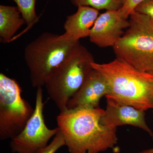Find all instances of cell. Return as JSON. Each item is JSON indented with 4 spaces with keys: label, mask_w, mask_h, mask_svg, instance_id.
<instances>
[{
    "label": "cell",
    "mask_w": 153,
    "mask_h": 153,
    "mask_svg": "<svg viewBox=\"0 0 153 153\" xmlns=\"http://www.w3.org/2000/svg\"><path fill=\"white\" fill-rule=\"evenodd\" d=\"M134 11L146 15L153 20V0H145L137 6Z\"/></svg>",
    "instance_id": "cell-17"
},
{
    "label": "cell",
    "mask_w": 153,
    "mask_h": 153,
    "mask_svg": "<svg viewBox=\"0 0 153 153\" xmlns=\"http://www.w3.org/2000/svg\"><path fill=\"white\" fill-rule=\"evenodd\" d=\"M42 87L37 88L36 106L32 116L22 132L11 139L10 147L14 153H36L48 145L49 140L60 130L49 129L45 124Z\"/></svg>",
    "instance_id": "cell-7"
},
{
    "label": "cell",
    "mask_w": 153,
    "mask_h": 153,
    "mask_svg": "<svg viewBox=\"0 0 153 153\" xmlns=\"http://www.w3.org/2000/svg\"></svg>",
    "instance_id": "cell-21"
},
{
    "label": "cell",
    "mask_w": 153,
    "mask_h": 153,
    "mask_svg": "<svg viewBox=\"0 0 153 153\" xmlns=\"http://www.w3.org/2000/svg\"><path fill=\"white\" fill-rule=\"evenodd\" d=\"M16 4L17 7L28 27L33 26L38 20L36 11L37 0H12Z\"/></svg>",
    "instance_id": "cell-14"
},
{
    "label": "cell",
    "mask_w": 153,
    "mask_h": 153,
    "mask_svg": "<svg viewBox=\"0 0 153 153\" xmlns=\"http://www.w3.org/2000/svg\"><path fill=\"white\" fill-rule=\"evenodd\" d=\"M94 61L91 53L79 43L52 71L44 86L60 111L67 109L68 101L93 69L91 64Z\"/></svg>",
    "instance_id": "cell-3"
},
{
    "label": "cell",
    "mask_w": 153,
    "mask_h": 153,
    "mask_svg": "<svg viewBox=\"0 0 153 153\" xmlns=\"http://www.w3.org/2000/svg\"><path fill=\"white\" fill-rule=\"evenodd\" d=\"M75 13L68 16L64 24L65 32L60 35L65 41H79L89 37L91 30L99 16L98 10L88 6H79Z\"/></svg>",
    "instance_id": "cell-11"
},
{
    "label": "cell",
    "mask_w": 153,
    "mask_h": 153,
    "mask_svg": "<svg viewBox=\"0 0 153 153\" xmlns=\"http://www.w3.org/2000/svg\"><path fill=\"white\" fill-rule=\"evenodd\" d=\"M104 110L74 108L60 111L57 127L63 134L70 153H99L113 149L117 144V128L101 123Z\"/></svg>",
    "instance_id": "cell-1"
},
{
    "label": "cell",
    "mask_w": 153,
    "mask_h": 153,
    "mask_svg": "<svg viewBox=\"0 0 153 153\" xmlns=\"http://www.w3.org/2000/svg\"><path fill=\"white\" fill-rule=\"evenodd\" d=\"M139 153H146V152H145L144 151H143L142 152H140Z\"/></svg>",
    "instance_id": "cell-19"
},
{
    "label": "cell",
    "mask_w": 153,
    "mask_h": 153,
    "mask_svg": "<svg viewBox=\"0 0 153 153\" xmlns=\"http://www.w3.org/2000/svg\"><path fill=\"white\" fill-rule=\"evenodd\" d=\"M22 90L16 80L0 74V140L16 136L25 128L35 111L22 98Z\"/></svg>",
    "instance_id": "cell-6"
},
{
    "label": "cell",
    "mask_w": 153,
    "mask_h": 153,
    "mask_svg": "<svg viewBox=\"0 0 153 153\" xmlns=\"http://www.w3.org/2000/svg\"><path fill=\"white\" fill-rule=\"evenodd\" d=\"M130 25L113 47L117 59L140 71L153 72V20L134 11Z\"/></svg>",
    "instance_id": "cell-5"
},
{
    "label": "cell",
    "mask_w": 153,
    "mask_h": 153,
    "mask_svg": "<svg viewBox=\"0 0 153 153\" xmlns=\"http://www.w3.org/2000/svg\"><path fill=\"white\" fill-rule=\"evenodd\" d=\"M118 10H108L99 15L91 30L90 42L100 48L113 47L129 26Z\"/></svg>",
    "instance_id": "cell-8"
},
{
    "label": "cell",
    "mask_w": 153,
    "mask_h": 153,
    "mask_svg": "<svg viewBox=\"0 0 153 153\" xmlns=\"http://www.w3.org/2000/svg\"><path fill=\"white\" fill-rule=\"evenodd\" d=\"M74 6H88L99 10H118L122 7L124 0H70Z\"/></svg>",
    "instance_id": "cell-13"
},
{
    "label": "cell",
    "mask_w": 153,
    "mask_h": 153,
    "mask_svg": "<svg viewBox=\"0 0 153 153\" xmlns=\"http://www.w3.org/2000/svg\"><path fill=\"white\" fill-rule=\"evenodd\" d=\"M106 98V107L101 118V123L107 127L130 125L146 132L153 140V132L146 120V111L124 104L109 97Z\"/></svg>",
    "instance_id": "cell-9"
},
{
    "label": "cell",
    "mask_w": 153,
    "mask_h": 153,
    "mask_svg": "<svg viewBox=\"0 0 153 153\" xmlns=\"http://www.w3.org/2000/svg\"><path fill=\"white\" fill-rule=\"evenodd\" d=\"M91 65L109 85L105 97L143 111L153 109V72L140 71L117 58L106 63L94 61Z\"/></svg>",
    "instance_id": "cell-2"
},
{
    "label": "cell",
    "mask_w": 153,
    "mask_h": 153,
    "mask_svg": "<svg viewBox=\"0 0 153 153\" xmlns=\"http://www.w3.org/2000/svg\"><path fill=\"white\" fill-rule=\"evenodd\" d=\"M79 41L61 40L60 35L45 32L26 46L24 59L33 87L44 86L46 80L78 45Z\"/></svg>",
    "instance_id": "cell-4"
},
{
    "label": "cell",
    "mask_w": 153,
    "mask_h": 153,
    "mask_svg": "<svg viewBox=\"0 0 153 153\" xmlns=\"http://www.w3.org/2000/svg\"><path fill=\"white\" fill-rule=\"evenodd\" d=\"M64 146H66L65 139L63 134L59 131L49 144L36 153H55L58 149Z\"/></svg>",
    "instance_id": "cell-15"
},
{
    "label": "cell",
    "mask_w": 153,
    "mask_h": 153,
    "mask_svg": "<svg viewBox=\"0 0 153 153\" xmlns=\"http://www.w3.org/2000/svg\"><path fill=\"white\" fill-rule=\"evenodd\" d=\"M110 91L104 77L93 68L79 90L69 100L67 109L99 108L100 99L108 95Z\"/></svg>",
    "instance_id": "cell-10"
},
{
    "label": "cell",
    "mask_w": 153,
    "mask_h": 153,
    "mask_svg": "<svg viewBox=\"0 0 153 153\" xmlns=\"http://www.w3.org/2000/svg\"><path fill=\"white\" fill-rule=\"evenodd\" d=\"M145 0H124L122 7L118 10L121 16L128 19L131 13L134 11L137 6Z\"/></svg>",
    "instance_id": "cell-16"
},
{
    "label": "cell",
    "mask_w": 153,
    "mask_h": 153,
    "mask_svg": "<svg viewBox=\"0 0 153 153\" xmlns=\"http://www.w3.org/2000/svg\"><path fill=\"white\" fill-rule=\"evenodd\" d=\"M152 109H153L152 113H153V108Z\"/></svg>",
    "instance_id": "cell-20"
},
{
    "label": "cell",
    "mask_w": 153,
    "mask_h": 153,
    "mask_svg": "<svg viewBox=\"0 0 153 153\" xmlns=\"http://www.w3.org/2000/svg\"><path fill=\"white\" fill-rule=\"evenodd\" d=\"M144 151L147 153H153V148L149 149L146 150Z\"/></svg>",
    "instance_id": "cell-18"
},
{
    "label": "cell",
    "mask_w": 153,
    "mask_h": 153,
    "mask_svg": "<svg viewBox=\"0 0 153 153\" xmlns=\"http://www.w3.org/2000/svg\"><path fill=\"white\" fill-rule=\"evenodd\" d=\"M17 7L0 5V41L7 44L12 41L15 34L26 24Z\"/></svg>",
    "instance_id": "cell-12"
}]
</instances>
